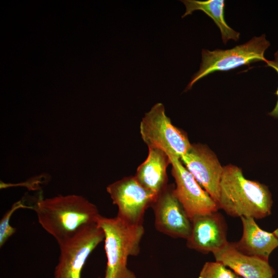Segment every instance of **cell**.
Listing matches in <instances>:
<instances>
[{"label":"cell","instance_id":"cell-1","mask_svg":"<svg viewBox=\"0 0 278 278\" xmlns=\"http://www.w3.org/2000/svg\"><path fill=\"white\" fill-rule=\"evenodd\" d=\"M32 206L39 224L58 245L96 223L100 215L95 205L76 195L40 199Z\"/></svg>","mask_w":278,"mask_h":278},{"label":"cell","instance_id":"cell-2","mask_svg":"<svg viewBox=\"0 0 278 278\" xmlns=\"http://www.w3.org/2000/svg\"><path fill=\"white\" fill-rule=\"evenodd\" d=\"M272 203L271 194L266 185L246 179L235 165L223 166L218 206L228 215L262 219L271 214Z\"/></svg>","mask_w":278,"mask_h":278},{"label":"cell","instance_id":"cell-3","mask_svg":"<svg viewBox=\"0 0 278 278\" xmlns=\"http://www.w3.org/2000/svg\"><path fill=\"white\" fill-rule=\"evenodd\" d=\"M96 223L105 234L107 264L104 278H136L128 269L127 262L129 256L140 253L145 233L143 224H131L117 216L108 218L101 215Z\"/></svg>","mask_w":278,"mask_h":278},{"label":"cell","instance_id":"cell-4","mask_svg":"<svg viewBox=\"0 0 278 278\" xmlns=\"http://www.w3.org/2000/svg\"><path fill=\"white\" fill-rule=\"evenodd\" d=\"M270 45L264 34L229 49H203L199 70L192 76L185 91L190 90L197 81L212 73L227 71L257 61L266 62L264 54Z\"/></svg>","mask_w":278,"mask_h":278},{"label":"cell","instance_id":"cell-5","mask_svg":"<svg viewBox=\"0 0 278 278\" xmlns=\"http://www.w3.org/2000/svg\"><path fill=\"white\" fill-rule=\"evenodd\" d=\"M142 140L148 148H157L180 159L190 149L187 134L172 125L164 105L157 103L143 117L140 126Z\"/></svg>","mask_w":278,"mask_h":278},{"label":"cell","instance_id":"cell-6","mask_svg":"<svg viewBox=\"0 0 278 278\" xmlns=\"http://www.w3.org/2000/svg\"><path fill=\"white\" fill-rule=\"evenodd\" d=\"M104 239L103 230L95 223L84 227L59 244L60 255L54 278H81L86 260Z\"/></svg>","mask_w":278,"mask_h":278},{"label":"cell","instance_id":"cell-7","mask_svg":"<svg viewBox=\"0 0 278 278\" xmlns=\"http://www.w3.org/2000/svg\"><path fill=\"white\" fill-rule=\"evenodd\" d=\"M107 191L118 207L116 216L133 225L143 224L146 210L158 196L143 187L134 176L125 177L109 184Z\"/></svg>","mask_w":278,"mask_h":278},{"label":"cell","instance_id":"cell-8","mask_svg":"<svg viewBox=\"0 0 278 278\" xmlns=\"http://www.w3.org/2000/svg\"><path fill=\"white\" fill-rule=\"evenodd\" d=\"M169 156L175 179L174 193L192 220L195 217L217 212L218 204L202 189L180 160Z\"/></svg>","mask_w":278,"mask_h":278},{"label":"cell","instance_id":"cell-9","mask_svg":"<svg viewBox=\"0 0 278 278\" xmlns=\"http://www.w3.org/2000/svg\"><path fill=\"white\" fill-rule=\"evenodd\" d=\"M175 185L168 184L158 195L151 205L154 227L171 237L187 239L192 230V221L174 193Z\"/></svg>","mask_w":278,"mask_h":278},{"label":"cell","instance_id":"cell-10","mask_svg":"<svg viewBox=\"0 0 278 278\" xmlns=\"http://www.w3.org/2000/svg\"><path fill=\"white\" fill-rule=\"evenodd\" d=\"M180 160L218 205L223 167L215 154L205 145L193 144Z\"/></svg>","mask_w":278,"mask_h":278},{"label":"cell","instance_id":"cell-11","mask_svg":"<svg viewBox=\"0 0 278 278\" xmlns=\"http://www.w3.org/2000/svg\"><path fill=\"white\" fill-rule=\"evenodd\" d=\"M186 239L187 248L203 254L214 253L222 249L227 240V224L217 211L195 217Z\"/></svg>","mask_w":278,"mask_h":278},{"label":"cell","instance_id":"cell-12","mask_svg":"<svg viewBox=\"0 0 278 278\" xmlns=\"http://www.w3.org/2000/svg\"><path fill=\"white\" fill-rule=\"evenodd\" d=\"M213 254L216 261L229 267L242 278H272L275 273L268 260L242 253L235 247L234 242H228Z\"/></svg>","mask_w":278,"mask_h":278},{"label":"cell","instance_id":"cell-13","mask_svg":"<svg viewBox=\"0 0 278 278\" xmlns=\"http://www.w3.org/2000/svg\"><path fill=\"white\" fill-rule=\"evenodd\" d=\"M242 224L240 239L234 242L235 247L242 253L268 260L272 252L278 247V238L273 234L259 228L254 218L240 217Z\"/></svg>","mask_w":278,"mask_h":278},{"label":"cell","instance_id":"cell-14","mask_svg":"<svg viewBox=\"0 0 278 278\" xmlns=\"http://www.w3.org/2000/svg\"><path fill=\"white\" fill-rule=\"evenodd\" d=\"M148 149L147 158L137 167L134 177L143 187L158 195L168 184L166 168L170 160L161 149Z\"/></svg>","mask_w":278,"mask_h":278},{"label":"cell","instance_id":"cell-15","mask_svg":"<svg viewBox=\"0 0 278 278\" xmlns=\"http://www.w3.org/2000/svg\"><path fill=\"white\" fill-rule=\"evenodd\" d=\"M181 2L184 4L186 8L185 12L182 16V18L192 14L196 10H201L211 18L219 28L224 44H226L229 40L237 41L239 39V32L230 27L224 20V1L184 0Z\"/></svg>","mask_w":278,"mask_h":278},{"label":"cell","instance_id":"cell-16","mask_svg":"<svg viewBox=\"0 0 278 278\" xmlns=\"http://www.w3.org/2000/svg\"><path fill=\"white\" fill-rule=\"evenodd\" d=\"M19 208L33 210L32 206L25 205L22 201L14 203L11 208L3 216L0 221V247L6 243L7 240L16 232V229L10 224V218L15 211Z\"/></svg>","mask_w":278,"mask_h":278},{"label":"cell","instance_id":"cell-17","mask_svg":"<svg viewBox=\"0 0 278 278\" xmlns=\"http://www.w3.org/2000/svg\"><path fill=\"white\" fill-rule=\"evenodd\" d=\"M236 275L223 264L215 261L205 263L198 278H235Z\"/></svg>","mask_w":278,"mask_h":278},{"label":"cell","instance_id":"cell-18","mask_svg":"<svg viewBox=\"0 0 278 278\" xmlns=\"http://www.w3.org/2000/svg\"><path fill=\"white\" fill-rule=\"evenodd\" d=\"M274 59L273 60H268L266 61L267 66L271 67L275 70L278 74V50L274 53ZM277 96V101L273 110L269 113V115L275 118H278V88L275 93Z\"/></svg>","mask_w":278,"mask_h":278},{"label":"cell","instance_id":"cell-19","mask_svg":"<svg viewBox=\"0 0 278 278\" xmlns=\"http://www.w3.org/2000/svg\"><path fill=\"white\" fill-rule=\"evenodd\" d=\"M273 233L278 238V228Z\"/></svg>","mask_w":278,"mask_h":278},{"label":"cell","instance_id":"cell-20","mask_svg":"<svg viewBox=\"0 0 278 278\" xmlns=\"http://www.w3.org/2000/svg\"><path fill=\"white\" fill-rule=\"evenodd\" d=\"M235 278H242V277H241V276H238V275H237L236 276Z\"/></svg>","mask_w":278,"mask_h":278},{"label":"cell","instance_id":"cell-21","mask_svg":"<svg viewBox=\"0 0 278 278\" xmlns=\"http://www.w3.org/2000/svg\"></svg>","mask_w":278,"mask_h":278}]
</instances>
